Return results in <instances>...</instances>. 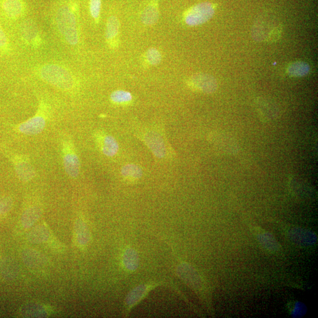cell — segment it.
I'll return each mask as SVG.
<instances>
[{"label": "cell", "mask_w": 318, "mask_h": 318, "mask_svg": "<svg viewBox=\"0 0 318 318\" xmlns=\"http://www.w3.org/2000/svg\"><path fill=\"white\" fill-rule=\"evenodd\" d=\"M41 78L60 90L69 92L75 86V79L72 73L61 65L46 64L40 71Z\"/></svg>", "instance_id": "6da1fadb"}, {"label": "cell", "mask_w": 318, "mask_h": 318, "mask_svg": "<svg viewBox=\"0 0 318 318\" xmlns=\"http://www.w3.org/2000/svg\"><path fill=\"white\" fill-rule=\"evenodd\" d=\"M58 29L67 43L75 46L79 42L78 31L77 28L75 14L67 7H63L58 11L56 15Z\"/></svg>", "instance_id": "7a4b0ae2"}, {"label": "cell", "mask_w": 318, "mask_h": 318, "mask_svg": "<svg viewBox=\"0 0 318 318\" xmlns=\"http://www.w3.org/2000/svg\"><path fill=\"white\" fill-rule=\"evenodd\" d=\"M48 109L44 104H40L36 115L26 121L15 126L18 132L27 135L40 134L44 130L48 120Z\"/></svg>", "instance_id": "3957f363"}, {"label": "cell", "mask_w": 318, "mask_h": 318, "mask_svg": "<svg viewBox=\"0 0 318 318\" xmlns=\"http://www.w3.org/2000/svg\"><path fill=\"white\" fill-rule=\"evenodd\" d=\"M62 158L65 173L71 178L79 176L80 172V162L75 145L72 140L64 138L62 141Z\"/></svg>", "instance_id": "277c9868"}, {"label": "cell", "mask_w": 318, "mask_h": 318, "mask_svg": "<svg viewBox=\"0 0 318 318\" xmlns=\"http://www.w3.org/2000/svg\"><path fill=\"white\" fill-rule=\"evenodd\" d=\"M1 149L12 163L15 172L19 180L23 182H28L36 177V170L28 156L24 154L11 153L2 147Z\"/></svg>", "instance_id": "5b68a950"}, {"label": "cell", "mask_w": 318, "mask_h": 318, "mask_svg": "<svg viewBox=\"0 0 318 318\" xmlns=\"http://www.w3.org/2000/svg\"><path fill=\"white\" fill-rule=\"evenodd\" d=\"M214 14L215 8L212 3H201L186 11L184 20L188 26H199L210 20Z\"/></svg>", "instance_id": "8992f818"}, {"label": "cell", "mask_w": 318, "mask_h": 318, "mask_svg": "<svg viewBox=\"0 0 318 318\" xmlns=\"http://www.w3.org/2000/svg\"><path fill=\"white\" fill-rule=\"evenodd\" d=\"M188 84L192 90L205 94H211L218 88V83L214 77L203 73L196 74L190 77Z\"/></svg>", "instance_id": "52a82bcc"}, {"label": "cell", "mask_w": 318, "mask_h": 318, "mask_svg": "<svg viewBox=\"0 0 318 318\" xmlns=\"http://www.w3.org/2000/svg\"><path fill=\"white\" fill-rule=\"evenodd\" d=\"M95 138L97 145L104 156L113 157L118 153L119 143L113 137L104 131H98L95 134Z\"/></svg>", "instance_id": "ba28073f"}, {"label": "cell", "mask_w": 318, "mask_h": 318, "mask_svg": "<svg viewBox=\"0 0 318 318\" xmlns=\"http://www.w3.org/2000/svg\"><path fill=\"white\" fill-rule=\"evenodd\" d=\"M146 142L153 153L158 158H164L166 151L164 140L156 133L150 132L146 135Z\"/></svg>", "instance_id": "9c48e42d"}, {"label": "cell", "mask_w": 318, "mask_h": 318, "mask_svg": "<svg viewBox=\"0 0 318 318\" xmlns=\"http://www.w3.org/2000/svg\"><path fill=\"white\" fill-rule=\"evenodd\" d=\"M159 10L157 0H153L143 9L141 14V21L146 26H152L158 21Z\"/></svg>", "instance_id": "30bf717a"}, {"label": "cell", "mask_w": 318, "mask_h": 318, "mask_svg": "<svg viewBox=\"0 0 318 318\" xmlns=\"http://www.w3.org/2000/svg\"><path fill=\"white\" fill-rule=\"evenodd\" d=\"M42 212L40 205H33L25 209L21 217V224L23 227L28 229L33 225L39 219Z\"/></svg>", "instance_id": "8fae6325"}, {"label": "cell", "mask_w": 318, "mask_h": 318, "mask_svg": "<svg viewBox=\"0 0 318 318\" xmlns=\"http://www.w3.org/2000/svg\"><path fill=\"white\" fill-rule=\"evenodd\" d=\"M120 23L118 18L111 16L108 19L106 26V39L111 46L117 44V38L119 32Z\"/></svg>", "instance_id": "7c38bea8"}, {"label": "cell", "mask_w": 318, "mask_h": 318, "mask_svg": "<svg viewBox=\"0 0 318 318\" xmlns=\"http://www.w3.org/2000/svg\"><path fill=\"white\" fill-rule=\"evenodd\" d=\"M3 9L8 17L17 18L20 16L22 10V4L20 0H5Z\"/></svg>", "instance_id": "4fadbf2b"}, {"label": "cell", "mask_w": 318, "mask_h": 318, "mask_svg": "<svg viewBox=\"0 0 318 318\" xmlns=\"http://www.w3.org/2000/svg\"><path fill=\"white\" fill-rule=\"evenodd\" d=\"M143 173L141 167L134 164H127L124 166L121 170L122 177L129 182H135L141 179Z\"/></svg>", "instance_id": "5bb4252c"}, {"label": "cell", "mask_w": 318, "mask_h": 318, "mask_svg": "<svg viewBox=\"0 0 318 318\" xmlns=\"http://www.w3.org/2000/svg\"><path fill=\"white\" fill-rule=\"evenodd\" d=\"M23 259L26 264L32 268H44L46 262L42 256L37 252L26 251L23 254Z\"/></svg>", "instance_id": "9a60e30c"}, {"label": "cell", "mask_w": 318, "mask_h": 318, "mask_svg": "<svg viewBox=\"0 0 318 318\" xmlns=\"http://www.w3.org/2000/svg\"><path fill=\"white\" fill-rule=\"evenodd\" d=\"M218 144L224 153L226 154L235 153L238 150L237 143L234 138L230 135L225 134H219L218 135Z\"/></svg>", "instance_id": "2e32d148"}, {"label": "cell", "mask_w": 318, "mask_h": 318, "mask_svg": "<svg viewBox=\"0 0 318 318\" xmlns=\"http://www.w3.org/2000/svg\"><path fill=\"white\" fill-rule=\"evenodd\" d=\"M49 229L44 225L38 226L30 233V241L34 243H44L50 238Z\"/></svg>", "instance_id": "e0dca14e"}, {"label": "cell", "mask_w": 318, "mask_h": 318, "mask_svg": "<svg viewBox=\"0 0 318 318\" xmlns=\"http://www.w3.org/2000/svg\"><path fill=\"white\" fill-rule=\"evenodd\" d=\"M310 71L309 65L304 61L293 62L289 65L287 72L292 77H302L308 75Z\"/></svg>", "instance_id": "ac0fdd59"}, {"label": "cell", "mask_w": 318, "mask_h": 318, "mask_svg": "<svg viewBox=\"0 0 318 318\" xmlns=\"http://www.w3.org/2000/svg\"><path fill=\"white\" fill-rule=\"evenodd\" d=\"M76 237L80 246L86 245L89 240V233L86 224L82 220L79 219L76 223Z\"/></svg>", "instance_id": "d6986e66"}, {"label": "cell", "mask_w": 318, "mask_h": 318, "mask_svg": "<svg viewBox=\"0 0 318 318\" xmlns=\"http://www.w3.org/2000/svg\"><path fill=\"white\" fill-rule=\"evenodd\" d=\"M133 99L131 93L125 90H116L110 95L111 102L119 105H127L132 102Z\"/></svg>", "instance_id": "ffe728a7"}, {"label": "cell", "mask_w": 318, "mask_h": 318, "mask_svg": "<svg viewBox=\"0 0 318 318\" xmlns=\"http://www.w3.org/2000/svg\"><path fill=\"white\" fill-rule=\"evenodd\" d=\"M22 313L27 317H44L49 315L43 306L36 304L26 306L22 309Z\"/></svg>", "instance_id": "44dd1931"}, {"label": "cell", "mask_w": 318, "mask_h": 318, "mask_svg": "<svg viewBox=\"0 0 318 318\" xmlns=\"http://www.w3.org/2000/svg\"><path fill=\"white\" fill-rule=\"evenodd\" d=\"M21 33L22 37L25 39L29 42H35L38 37V32L36 27L33 25L32 23L26 22L25 24L22 26Z\"/></svg>", "instance_id": "7402d4cb"}, {"label": "cell", "mask_w": 318, "mask_h": 318, "mask_svg": "<svg viewBox=\"0 0 318 318\" xmlns=\"http://www.w3.org/2000/svg\"><path fill=\"white\" fill-rule=\"evenodd\" d=\"M258 111L259 116L265 120L274 119L276 113L272 104L267 102L258 103Z\"/></svg>", "instance_id": "603a6c76"}, {"label": "cell", "mask_w": 318, "mask_h": 318, "mask_svg": "<svg viewBox=\"0 0 318 318\" xmlns=\"http://www.w3.org/2000/svg\"><path fill=\"white\" fill-rule=\"evenodd\" d=\"M14 205V200L10 196H3L0 197V219L8 215Z\"/></svg>", "instance_id": "cb8c5ba5"}, {"label": "cell", "mask_w": 318, "mask_h": 318, "mask_svg": "<svg viewBox=\"0 0 318 318\" xmlns=\"http://www.w3.org/2000/svg\"><path fill=\"white\" fill-rule=\"evenodd\" d=\"M146 58L150 64L156 65L161 63L162 57L161 52L158 50L151 48L147 50Z\"/></svg>", "instance_id": "d4e9b609"}, {"label": "cell", "mask_w": 318, "mask_h": 318, "mask_svg": "<svg viewBox=\"0 0 318 318\" xmlns=\"http://www.w3.org/2000/svg\"><path fill=\"white\" fill-rule=\"evenodd\" d=\"M101 6H102V1H101V0H90V14L92 17L94 18L96 21L99 20L101 11Z\"/></svg>", "instance_id": "484cf974"}, {"label": "cell", "mask_w": 318, "mask_h": 318, "mask_svg": "<svg viewBox=\"0 0 318 318\" xmlns=\"http://www.w3.org/2000/svg\"><path fill=\"white\" fill-rule=\"evenodd\" d=\"M8 44L6 34L0 27V49H5Z\"/></svg>", "instance_id": "4316f807"}]
</instances>
